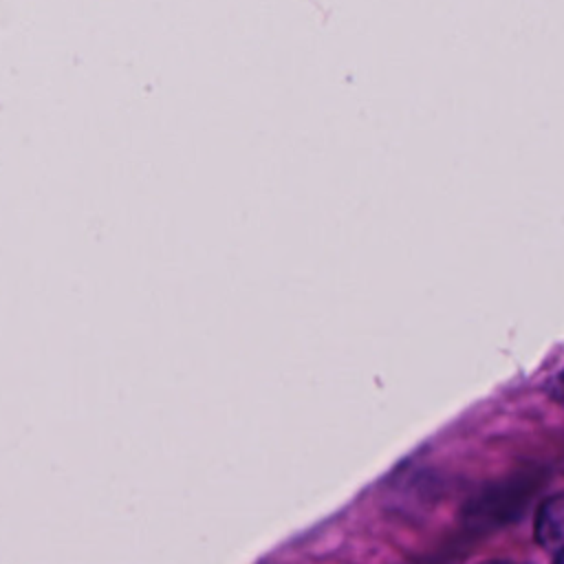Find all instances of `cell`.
I'll list each match as a JSON object with an SVG mask.
<instances>
[{
	"instance_id": "obj_1",
	"label": "cell",
	"mask_w": 564,
	"mask_h": 564,
	"mask_svg": "<svg viewBox=\"0 0 564 564\" xmlns=\"http://www.w3.org/2000/svg\"><path fill=\"white\" fill-rule=\"evenodd\" d=\"M535 540L546 551L564 549V491L546 498L535 516Z\"/></svg>"
},
{
	"instance_id": "obj_2",
	"label": "cell",
	"mask_w": 564,
	"mask_h": 564,
	"mask_svg": "<svg viewBox=\"0 0 564 564\" xmlns=\"http://www.w3.org/2000/svg\"><path fill=\"white\" fill-rule=\"evenodd\" d=\"M549 390H551V397H553V399L564 408V372H562V375H557V377L551 381Z\"/></svg>"
},
{
	"instance_id": "obj_3",
	"label": "cell",
	"mask_w": 564,
	"mask_h": 564,
	"mask_svg": "<svg viewBox=\"0 0 564 564\" xmlns=\"http://www.w3.org/2000/svg\"><path fill=\"white\" fill-rule=\"evenodd\" d=\"M553 564H564V549L555 553V560H553Z\"/></svg>"
},
{
	"instance_id": "obj_4",
	"label": "cell",
	"mask_w": 564,
	"mask_h": 564,
	"mask_svg": "<svg viewBox=\"0 0 564 564\" xmlns=\"http://www.w3.org/2000/svg\"><path fill=\"white\" fill-rule=\"evenodd\" d=\"M480 564H516V562H505V560H489V562H480Z\"/></svg>"
}]
</instances>
